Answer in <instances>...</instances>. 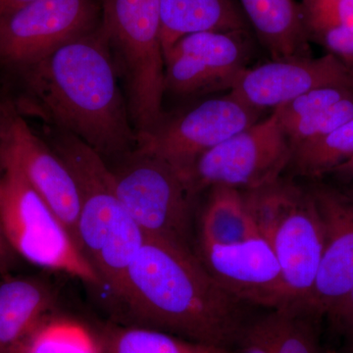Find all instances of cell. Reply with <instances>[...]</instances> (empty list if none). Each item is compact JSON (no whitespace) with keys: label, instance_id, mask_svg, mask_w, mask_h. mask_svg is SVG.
Instances as JSON below:
<instances>
[{"label":"cell","instance_id":"obj_34","mask_svg":"<svg viewBox=\"0 0 353 353\" xmlns=\"http://www.w3.org/2000/svg\"><path fill=\"white\" fill-rule=\"evenodd\" d=\"M345 194L353 201V182L350 183V188L347 190H345Z\"/></svg>","mask_w":353,"mask_h":353},{"label":"cell","instance_id":"obj_31","mask_svg":"<svg viewBox=\"0 0 353 353\" xmlns=\"http://www.w3.org/2000/svg\"><path fill=\"white\" fill-rule=\"evenodd\" d=\"M36 0H0V15L11 12Z\"/></svg>","mask_w":353,"mask_h":353},{"label":"cell","instance_id":"obj_14","mask_svg":"<svg viewBox=\"0 0 353 353\" xmlns=\"http://www.w3.org/2000/svg\"><path fill=\"white\" fill-rule=\"evenodd\" d=\"M310 190L324 224L325 243L307 306L326 318L353 289V201L324 183Z\"/></svg>","mask_w":353,"mask_h":353},{"label":"cell","instance_id":"obj_2","mask_svg":"<svg viewBox=\"0 0 353 353\" xmlns=\"http://www.w3.org/2000/svg\"><path fill=\"white\" fill-rule=\"evenodd\" d=\"M39 111L55 129L116 160L138 148L103 32H88L25 68Z\"/></svg>","mask_w":353,"mask_h":353},{"label":"cell","instance_id":"obj_11","mask_svg":"<svg viewBox=\"0 0 353 353\" xmlns=\"http://www.w3.org/2000/svg\"><path fill=\"white\" fill-rule=\"evenodd\" d=\"M245 32H201L179 39L164 55L165 92L192 97L231 90L248 63Z\"/></svg>","mask_w":353,"mask_h":353},{"label":"cell","instance_id":"obj_35","mask_svg":"<svg viewBox=\"0 0 353 353\" xmlns=\"http://www.w3.org/2000/svg\"><path fill=\"white\" fill-rule=\"evenodd\" d=\"M2 171H3V165H2L1 153H0V176L2 175Z\"/></svg>","mask_w":353,"mask_h":353},{"label":"cell","instance_id":"obj_12","mask_svg":"<svg viewBox=\"0 0 353 353\" xmlns=\"http://www.w3.org/2000/svg\"><path fill=\"white\" fill-rule=\"evenodd\" d=\"M196 254L216 282L243 303L270 309L292 303L277 257L260 234L232 245L199 243Z\"/></svg>","mask_w":353,"mask_h":353},{"label":"cell","instance_id":"obj_7","mask_svg":"<svg viewBox=\"0 0 353 353\" xmlns=\"http://www.w3.org/2000/svg\"><path fill=\"white\" fill-rule=\"evenodd\" d=\"M109 167L121 202L145 238L194 252V194L185 176L163 158L139 148Z\"/></svg>","mask_w":353,"mask_h":353},{"label":"cell","instance_id":"obj_13","mask_svg":"<svg viewBox=\"0 0 353 353\" xmlns=\"http://www.w3.org/2000/svg\"><path fill=\"white\" fill-rule=\"evenodd\" d=\"M341 85L353 90V76L336 55L272 60L245 69L229 94L250 108H276L315 88Z\"/></svg>","mask_w":353,"mask_h":353},{"label":"cell","instance_id":"obj_21","mask_svg":"<svg viewBox=\"0 0 353 353\" xmlns=\"http://www.w3.org/2000/svg\"><path fill=\"white\" fill-rule=\"evenodd\" d=\"M101 353H231L185 340L167 332L131 325L109 329L101 345Z\"/></svg>","mask_w":353,"mask_h":353},{"label":"cell","instance_id":"obj_28","mask_svg":"<svg viewBox=\"0 0 353 353\" xmlns=\"http://www.w3.org/2000/svg\"><path fill=\"white\" fill-rule=\"evenodd\" d=\"M329 321L345 338L348 352L353 350V289L343 301L329 313Z\"/></svg>","mask_w":353,"mask_h":353},{"label":"cell","instance_id":"obj_20","mask_svg":"<svg viewBox=\"0 0 353 353\" xmlns=\"http://www.w3.org/2000/svg\"><path fill=\"white\" fill-rule=\"evenodd\" d=\"M275 353H333L323 345V318L305 304L294 301L261 316Z\"/></svg>","mask_w":353,"mask_h":353},{"label":"cell","instance_id":"obj_1","mask_svg":"<svg viewBox=\"0 0 353 353\" xmlns=\"http://www.w3.org/2000/svg\"><path fill=\"white\" fill-rule=\"evenodd\" d=\"M117 299L136 324L232 350L250 322L246 303L228 292L196 252L145 239Z\"/></svg>","mask_w":353,"mask_h":353},{"label":"cell","instance_id":"obj_24","mask_svg":"<svg viewBox=\"0 0 353 353\" xmlns=\"http://www.w3.org/2000/svg\"><path fill=\"white\" fill-rule=\"evenodd\" d=\"M299 8L309 41L329 32L353 31V0H301Z\"/></svg>","mask_w":353,"mask_h":353},{"label":"cell","instance_id":"obj_16","mask_svg":"<svg viewBox=\"0 0 353 353\" xmlns=\"http://www.w3.org/2000/svg\"><path fill=\"white\" fill-rule=\"evenodd\" d=\"M57 299L50 285L38 279H6L0 284V353H24L52 320Z\"/></svg>","mask_w":353,"mask_h":353},{"label":"cell","instance_id":"obj_22","mask_svg":"<svg viewBox=\"0 0 353 353\" xmlns=\"http://www.w3.org/2000/svg\"><path fill=\"white\" fill-rule=\"evenodd\" d=\"M353 157V118L323 138L292 148L289 166L296 175L319 178Z\"/></svg>","mask_w":353,"mask_h":353},{"label":"cell","instance_id":"obj_26","mask_svg":"<svg viewBox=\"0 0 353 353\" xmlns=\"http://www.w3.org/2000/svg\"><path fill=\"white\" fill-rule=\"evenodd\" d=\"M352 95V88L341 85L315 88L274 109L277 111L281 126L284 127L294 121L324 110Z\"/></svg>","mask_w":353,"mask_h":353},{"label":"cell","instance_id":"obj_3","mask_svg":"<svg viewBox=\"0 0 353 353\" xmlns=\"http://www.w3.org/2000/svg\"><path fill=\"white\" fill-rule=\"evenodd\" d=\"M53 150L67 165L80 197L78 241L88 263L118 297L145 238L121 202L106 160L68 132L52 131Z\"/></svg>","mask_w":353,"mask_h":353},{"label":"cell","instance_id":"obj_33","mask_svg":"<svg viewBox=\"0 0 353 353\" xmlns=\"http://www.w3.org/2000/svg\"><path fill=\"white\" fill-rule=\"evenodd\" d=\"M341 61L345 63V66L347 67L348 70L350 71V73H352V75L353 76V57L348 58V59L345 60H341Z\"/></svg>","mask_w":353,"mask_h":353},{"label":"cell","instance_id":"obj_25","mask_svg":"<svg viewBox=\"0 0 353 353\" xmlns=\"http://www.w3.org/2000/svg\"><path fill=\"white\" fill-rule=\"evenodd\" d=\"M353 118V95L334 105L282 127L290 148L323 138Z\"/></svg>","mask_w":353,"mask_h":353},{"label":"cell","instance_id":"obj_27","mask_svg":"<svg viewBox=\"0 0 353 353\" xmlns=\"http://www.w3.org/2000/svg\"><path fill=\"white\" fill-rule=\"evenodd\" d=\"M231 353H275L261 318L250 320Z\"/></svg>","mask_w":353,"mask_h":353},{"label":"cell","instance_id":"obj_17","mask_svg":"<svg viewBox=\"0 0 353 353\" xmlns=\"http://www.w3.org/2000/svg\"><path fill=\"white\" fill-rule=\"evenodd\" d=\"M164 55L188 34L246 32L245 16L234 0H159Z\"/></svg>","mask_w":353,"mask_h":353},{"label":"cell","instance_id":"obj_9","mask_svg":"<svg viewBox=\"0 0 353 353\" xmlns=\"http://www.w3.org/2000/svg\"><path fill=\"white\" fill-rule=\"evenodd\" d=\"M260 112L231 94L208 99L174 119L162 121L152 132L139 137L138 148L163 158L185 179L197 158L259 122Z\"/></svg>","mask_w":353,"mask_h":353},{"label":"cell","instance_id":"obj_23","mask_svg":"<svg viewBox=\"0 0 353 353\" xmlns=\"http://www.w3.org/2000/svg\"><path fill=\"white\" fill-rule=\"evenodd\" d=\"M24 353H101V350L80 325L50 320L32 336Z\"/></svg>","mask_w":353,"mask_h":353},{"label":"cell","instance_id":"obj_6","mask_svg":"<svg viewBox=\"0 0 353 353\" xmlns=\"http://www.w3.org/2000/svg\"><path fill=\"white\" fill-rule=\"evenodd\" d=\"M0 224L16 254L44 269L101 287L92 265L63 223L28 182L12 153L0 143Z\"/></svg>","mask_w":353,"mask_h":353},{"label":"cell","instance_id":"obj_18","mask_svg":"<svg viewBox=\"0 0 353 353\" xmlns=\"http://www.w3.org/2000/svg\"><path fill=\"white\" fill-rule=\"evenodd\" d=\"M245 17L272 60L311 57L301 8L294 0H240Z\"/></svg>","mask_w":353,"mask_h":353},{"label":"cell","instance_id":"obj_36","mask_svg":"<svg viewBox=\"0 0 353 353\" xmlns=\"http://www.w3.org/2000/svg\"><path fill=\"white\" fill-rule=\"evenodd\" d=\"M347 353H353V350H352V352H348Z\"/></svg>","mask_w":353,"mask_h":353},{"label":"cell","instance_id":"obj_15","mask_svg":"<svg viewBox=\"0 0 353 353\" xmlns=\"http://www.w3.org/2000/svg\"><path fill=\"white\" fill-rule=\"evenodd\" d=\"M0 143L12 153L28 182L63 223L79 245L80 197L75 179L63 160L20 117L7 119L0 132Z\"/></svg>","mask_w":353,"mask_h":353},{"label":"cell","instance_id":"obj_10","mask_svg":"<svg viewBox=\"0 0 353 353\" xmlns=\"http://www.w3.org/2000/svg\"><path fill=\"white\" fill-rule=\"evenodd\" d=\"M92 0H36L0 15V62L25 69L90 32Z\"/></svg>","mask_w":353,"mask_h":353},{"label":"cell","instance_id":"obj_8","mask_svg":"<svg viewBox=\"0 0 353 353\" xmlns=\"http://www.w3.org/2000/svg\"><path fill=\"white\" fill-rule=\"evenodd\" d=\"M292 148L277 111L203 153L185 175L194 196L226 185L252 190L274 182L289 166Z\"/></svg>","mask_w":353,"mask_h":353},{"label":"cell","instance_id":"obj_29","mask_svg":"<svg viewBox=\"0 0 353 353\" xmlns=\"http://www.w3.org/2000/svg\"><path fill=\"white\" fill-rule=\"evenodd\" d=\"M16 255L0 224V274H6L12 268Z\"/></svg>","mask_w":353,"mask_h":353},{"label":"cell","instance_id":"obj_5","mask_svg":"<svg viewBox=\"0 0 353 353\" xmlns=\"http://www.w3.org/2000/svg\"><path fill=\"white\" fill-rule=\"evenodd\" d=\"M101 31L125 76L128 108L139 139L164 119L159 0H103Z\"/></svg>","mask_w":353,"mask_h":353},{"label":"cell","instance_id":"obj_4","mask_svg":"<svg viewBox=\"0 0 353 353\" xmlns=\"http://www.w3.org/2000/svg\"><path fill=\"white\" fill-rule=\"evenodd\" d=\"M243 194L257 232L277 257L292 303L308 305L325 243L310 188L279 178Z\"/></svg>","mask_w":353,"mask_h":353},{"label":"cell","instance_id":"obj_19","mask_svg":"<svg viewBox=\"0 0 353 353\" xmlns=\"http://www.w3.org/2000/svg\"><path fill=\"white\" fill-rule=\"evenodd\" d=\"M259 234L246 208L243 190L226 185L211 188L202 213L199 243L232 245Z\"/></svg>","mask_w":353,"mask_h":353},{"label":"cell","instance_id":"obj_32","mask_svg":"<svg viewBox=\"0 0 353 353\" xmlns=\"http://www.w3.org/2000/svg\"><path fill=\"white\" fill-rule=\"evenodd\" d=\"M9 117H6V112H4L3 109L0 106V132L3 129L4 125H6L7 119Z\"/></svg>","mask_w":353,"mask_h":353},{"label":"cell","instance_id":"obj_30","mask_svg":"<svg viewBox=\"0 0 353 353\" xmlns=\"http://www.w3.org/2000/svg\"><path fill=\"white\" fill-rule=\"evenodd\" d=\"M329 174L333 175L336 180L341 181V182L347 183L353 182V157L334 167Z\"/></svg>","mask_w":353,"mask_h":353}]
</instances>
